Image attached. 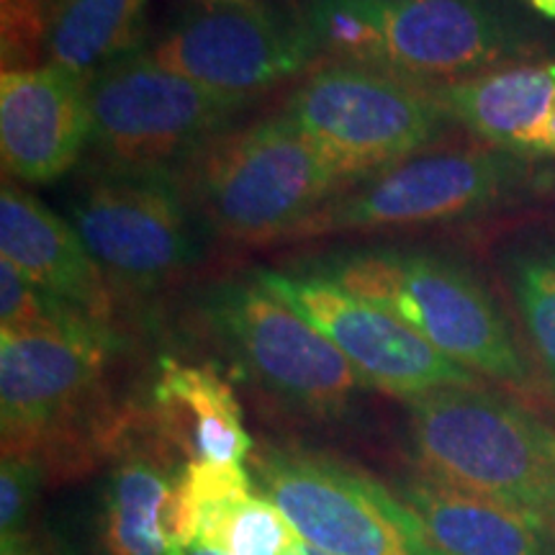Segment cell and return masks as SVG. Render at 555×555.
<instances>
[{
    "label": "cell",
    "mask_w": 555,
    "mask_h": 555,
    "mask_svg": "<svg viewBox=\"0 0 555 555\" xmlns=\"http://www.w3.org/2000/svg\"><path fill=\"white\" fill-rule=\"evenodd\" d=\"M304 273L345 288L425 337L442 356L535 406L545 384L496 283L450 249L350 247L307 262Z\"/></svg>",
    "instance_id": "cell-1"
},
{
    "label": "cell",
    "mask_w": 555,
    "mask_h": 555,
    "mask_svg": "<svg viewBox=\"0 0 555 555\" xmlns=\"http://www.w3.org/2000/svg\"><path fill=\"white\" fill-rule=\"evenodd\" d=\"M551 193L553 170L545 159L470 137L448 139L343 191L288 240L515 221Z\"/></svg>",
    "instance_id": "cell-2"
},
{
    "label": "cell",
    "mask_w": 555,
    "mask_h": 555,
    "mask_svg": "<svg viewBox=\"0 0 555 555\" xmlns=\"http://www.w3.org/2000/svg\"><path fill=\"white\" fill-rule=\"evenodd\" d=\"M416 470L535 519L555 535V425L496 386L406 401Z\"/></svg>",
    "instance_id": "cell-3"
},
{
    "label": "cell",
    "mask_w": 555,
    "mask_h": 555,
    "mask_svg": "<svg viewBox=\"0 0 555 555\" xmlns=\"http://www.w3.org/2000/svg\"><path fill=\"white\" fill-rule=\"evenodd\" d=\"M189 204L214 234L283 242L347 185L311 139L281 114L227 129L180 170Z\"/></svg>",
    "instance_id": "cell-4"
},
{
    "label": "cell",
    "mask_w": 555,
    "mask_h": 555,
    "mask_svg": "<svg viewBox=\"0 0 555 555\" xmlns=\"http://www.w3.org/2000/svg\"><path fill=\"white\" fill-rule=\"evenodd\" d=\"M111 347L101 337L0 332L3 455L39 457L52 470L114 450L131 414L108 409L103 376Z\"/></svg>",
    "instance_id": "cell-5"
},
{
    "label": "cell",
    "mask_w": 555,
    "mask_h": 555,
    "mask_svg": "<svg viewBox=\"0 0 555 555\" xmlns=\"http://www.w3.org/2000/svg\"><path fill=\"white\" fill-rule=\"evenodd\" d=\"M278 114L322 150L347 189L461 131L433 86L352 62H319Z\"/></svg>",
    "instance_id": "cell-6"
},
{
    "label": "cell",
    "mask_w": 555,
    "mask_h": 555,
    "mask_svg": "<svg viewBox=\"0 0 555 555\" xmlns=\"http://www.w3.org/2000/svg\"><path fill=\"white\" fill-rule=\"evenodd\" d=\"M90 168L180 172L247 103L129 52L88 80Z\"/></svg>",
    "instance_id": "cell-7"
},
{
    "label": "cell",
    "mask_w": 555,
    "mask_h": 555,
    "mask_svg": "<svg viewBox=\"0 0 555 555\" xmlns=\"http://www.w3.org/2000/svg\"><path fill=\"white\" fill-rule=\"evenodd\" d=\"M255 486L330 555H440L397 489L337 457L266 446L249 455Z\"/></svg>",
    "instance_id": "cell-8"
},
{
    "label": "cell",
    "mask_w": 555,
    "mask_h": 555,
    "mask_svg": "<svg viewBox=\"0 0 555 555\" xmlns=\"http://www.w3.org/2000/svg\"><path fill=\"white\" fill-rule=\"evenodd\" d=\"M196 211L180 172L90 168L69 204V224L111 286L157 294L196 266Z\"/></svg>",
    "instance_id": "cell-9"
},
{
    "label": "cell",
    "mask_w": 555,
    "mask_h": 555,
    "mask_svg": "<svg viewBox=\"0 0 555 555\" xmlns=\"http://www.w3.org/2000/svg\"><path fill=\"white\" fill-rule=\"evenodd\" d=\"M206 319L249 378L311 420H339L367 388L317 327L253 281H227L206 296Z\"/></svg>",
    "instance_id": "cell-10"
},
{
    "label": "cell",
    "mask_w": 555,
    "mask_h": 555,
    "mask_svg": "<svg viewBox=\"0 0 555 555\" xmlns=\"http://www.w3.org/2000/svg\"><path fill=\"white\" fill-rule=\"evenodd\" d=\"M150 57L227 99L249 103L319 65L301 13L266 0L227 3L180 18Z\"/></svg>",
    "instance_id": "cell-11"
},
{
    "label": "cell",
    "mask_w": 555,
    "mask_h": 555,
    "mask_svg": "<svg viewBox=\"0 0 555 555\" xmlns=\"http://www.w3.org/2000/svg\"><path fill=\"white\" fill-rule=\"evenodd\" d=\"M380 31L378 67L446 86L543 57L530 21L499 0H367Z\"/></svg>",
    "instance_id": "cell-12"
},
{
    "label": "cell",
    "mask_w": 555,
    "mask_h": 555,
    "mask_svg": "<svg viewBox=\"0 0 555 555\" xmlns=\"http://www.w3.org/2000/svg\"><path fill=\"white\" fill-rule=\"evenodd\" d=\"M255 278L343 352L367 388L406 401L450 386L486 384L388 311L304 270H258Z\"/></svg>",
    "instance_id": "cell-13"
},
{
    "label": "cell",
    "mask_w": 555,
    "mask_h": 555,
    "mask_svg": "<svg viewBox=\"0 0 555 555\" xmlns=\"http://www.w3.org/2000/svg\"><path fill=\"white\" fill-rule=\"evenodd\" d=\"M88 139V78L50 62L0 75V163L5 178L50 185L80 163Z\"/></svg>",
    "instance_id": "cell-14"
},
{
    "label": "cell",
    "mask_w": 555,
    "mask_h": 555,
    "mask_svg": "<svg viewBox=\"0 0 555 555\" xmlns=\"http://www.w3.org/2000/svg\"><path fill=\"white\" fill-rule=\"evenodd\" d=\"M155 416H129L111 455L101 506L106 555H185L176 532V499L185 461Z\"/></svg>",
    "instance_id": "cell-15"
},
{
    "label": "cell",
    "mask_w": 555,
    "mask_h": 555,
    "mask_svg": "<svg viewBox=\"0 0 555 555\" xmlns=\"http://www.w3.org/2000/svg\"><path fill=\"white\" fill-rule=\"evenodd\" d=\"M0 255L31 286L114 332V286L75 227L5 180L0 191Z\"/></svg>",
    "instance_id": "cell-16"
},
{
    "label": "cell",
    "mask_w": 555,
    "mask_h": 555,
    "mask_svg": "<svg viewBox=\"0 0 555 555\" xmlns=\"http://www.w3.org/2000/svg\"><path fill=\"white\" fill-rule=\"evenodd\" d=\"M440 555H555V535L522 512L425 474L397 486Z\"/></svg>",
    "instance_id": "cell-17"
},
{
    "label": "cell",
    "mask_w": 555,
    "mask_h": 555,
    "mask_svg": "<svg viewBox=\"0 0 555 555\" xmlns=\"http://www.w3.org/2000/svg\"><path fill=\"white\" fill-rule=\"evenodd\" d=\"M491 281L555 397V219L530 214L489 234Z\"/></svg>",
    "instance_id": "cell-18"
},
{
    "label": "cell",
    "mask_w": 555,
    "mask_h": 555,
    "mask_svg": "<svg viewBox=\"0 0 555 555\" xmlns=\"http://www.w3.org/2000/svg\"><path fill=\"white\" fill-rule=\"evenodd\" d=\"M433 90L463 134L527 155L530 137L555 101V60L519 62Z\"/></svg>",
    "instance_id": "cell-19"
},
{
    "label": "cell",
    "mask_w": 555,
    "mask_h": 555,
    "mask_svg": "<svg viewBox=\"0 0 555 555\" xmlns=\"http://www.w3.org/2000/svg\"><path fill=\"white\" fill-rule=\"evenodd\" d=\"M152 404L157 425L189 461L245 463L255 453L240 401L214 367L165 358L152 388Z\"/></svg>",
    "instance_id": "cell-20"
},
{
    "label": "cell",
    "mask_w": 555,
    "mask_h": 555,
    "mask_svg": "<svg viewBox=\"0 0 555 555\" xmlns=\"http://www.w3.org/2000/svg\"><path fill=\"white\" fill-rule=\"evenodd\" d=\"M144 9L147 0H73L52 21L47 62L90 80L99 69L137 50Z\"/></svg>",
    "instance_id": "cell-21"
},
{
    "label": "cell",
    "mask_w": 555,
    "mask_h": 555,
    "mask_svg": "<svg viewBox=\"0 0 555 555\" xmlns=\"http://www.w3.org/2000/svg\"><path fill=\"white\" fill-rule=\"evenodd\" d=\"M258 491L245 463H217L204 457L185 461L176 499V532L183 551L198 545L204 532L242 499Z\"/></svg>",
    "instance_id": "cell-22"
},
{
    "label": "cell",
    "mask_w": 555,
    "mask_h": 555,
    "mask_svg": "<svg viewBox=\"0 0 555 555\" xmlns=\"http://www.w3.org/2000/svg\"><path fill=\"white\" fill-rule=\"evenodd\" d=\"M196 547L214 555H309L311 551L286 512L260 491L221 515Z\"/></svg>",
    "instance_id": "cell-23"
},
{
    "label": "cell",
    "mask_w": 555,
    "mask_h": 555,
    "mask_svg": "<svg viewBox=\"0 0 555 555\" xmlns=\"http://www.w3.org/2000/svg\"><path fill=\"white\" fill-rule=\"evenodd\" d=\"M52 21L37 0H0V54L5 69L44 65L47 34Z\"/></svg>",
    "instance_id": "cell-24"
},
{
    "label": "cell",
    "mask_w": 555,
    "mask_h": 555,
    "mask_svg": "<svg viewBox=\"0 0 555 555\" xmlns=\"http://www.w3.org/2000/svg\"><path fill=\"white\" fill-rule=\"evenodd\" d=\"M47 470L39 457L3 455L0 463V543L24 540L34 499Z\"/></svg>",
    "instance_id": "cell-25"
},
{
    "label": "cell",
    "mask_w": 555,
    "mask_h": 555,
    "mask_svg": "<svg viewBox=\"0 0 555 555\" xmlns=\"http://www.w3.org/2000/svg\"><path fill=\"white\" fill-rule=\"evenodd\" d=\"M527 155L538 157V159L555 157V101H553L551 111L545 114V119L540 121L535 134L530 137V144H527Z\"/></svg>",
    "instance_id": "cell-26"
},
{
    "label": "cell",
    "mask_w": 555,
    "mask_h": 555,
    "mask_svg": "<svg viewBox=\"0 0 555 555\" xmlns=\"http://www.w3.org/2000/svg\"><path fill=\"white\" fill-rule=\"evenodd\" d=\"M0 555H39L31 547V540H11V543H0Z\"/></svg>",
    "instance_id": "cell-27"
},
{
    "label": "cell",
    "mask_w": 555,
    "mask_h": 555,
    "mask_svg": "<svg viewBox=\"0 0 555 555\" xmlns=\"http://www.w3.org/2000/svg\"><path fill=\"white\" fill-rule=\"evenodd\" d=\"M37 3L41 5V9H44V13L50 16V21H54V18H57V13L65 9L67 3H73V0H37Z\"/></svg>",
    "instance_id": "cell-28"
},
{
    "label": "cell",
    "mask_w": 555,
    "mask_h": 555,
    "mask_svg": "<svg viewBox=\"0 0 555 555\" xmlns=\"http://www.w3.org/2000/svg\"><path fill=\"white\" fill-rule=\"evenodd\" d=\"M530 5L540 13V16L555 21V0H530Z\"/></svg>",
    "instance_id": "cell-29"
},
{
    "label": "cell",
    "mask_w": 555,
    "mask_h": 555,
    "mask_svg": "<svg viewBox=\"0 0 555 555\" xmlns=\"http://www.w3.org/2000/svg\"><path fill=\"white\" fill-rule=\"evenodd\" d=\"M185 555H214V553H208V551H201V547H191V551L185 553Z\"/></svg>",
    "instance_id": "cell-30"
},
{
    "label": "cell",
    "mask_w": 555,
    "mask_h": 555,
    "mask_svg": "<svg viewBox=\"0 0 555 555\" xmlns=\"http://www.w3.org/2000/svg\"><path fill=\"white\" fill-rule=\"evenodd\" d=\"M309 555H330V553H322V551H317V547H311Z\"/></svg>",
    "instance_id": "cell-31"
},
{
    "label": "cell",
    "mask_w": 555,
    "mask_h": 555,
    "mask_svg": "<svg viewBox=\"0 0 555 555\" xmlns=\"http://www.w3.org/2000/svg\"><path fill=\"white\" fill-rule=\"evenodd\" d=\"M234 3H237V0H234Z\"/></svg>",
    "instance_id": "cell-32"
}]
</instances>
